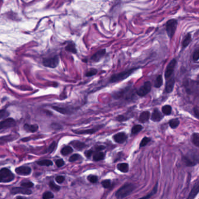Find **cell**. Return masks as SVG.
<instances>
[{
  "mask_svg": "<svg viewBox=\"0 0 199 199\" xmlns=\"http://www.w3.org/2000/svg\"><path fill=\"white\" fill-rule=\"evenodd\" d=\"M117 169L121 172L127 173L129 170V165L127 163H121L117 165Z\"/></svg>",
  "mask_w": 199,
  "mask_h": 199,
  "instance_id": "obj_25",
  "label": "cell"
},
{
  "mask_svg": "<svg viewBox=\"0 0 199 199\" xmlns=\"http://www.w3.org/2000/svg\"><path fill=\"white\" fill-rule=\"evenodd\" d=\"M199 193V183L195 184L191 190L187 199H194Z\"/></svg>",
  "mask_w": 199,
  "mask_h": 199,
  "instance_id": "obj_17",
  "label": "cell"
},
{
  "mask_svg": "<svg viewBox=\"0 0 199 199\" xmlns=\"http://www.w3.org/2000/svg\"><path fill=\"white\" fill-rule=\"evenodd\" d=\"M94 151H93V150H90L86 151L85 153V155L86 157V158H89L94 154Z\"/></svg>",
  "mask_w": 199,
  "mask_h": 199,
  "instance_id": "obj_48",
  "label": "cell"
},
{
  "mask_svg": "<svg viewBox=\"0 0 199 199\" xmlns=\"http://www.w3.org/2000/svg\"><path fill=\"white\" fill-rule=\"evenodd\" d=\"M116 120H117L118 121L123 122V121H124L127 120H128V118H127V117H126L125 116H124V115H119L118 116H117Z\"/></svg>",
  "mask_w": 199,
  "mask_h": 199,
  "instance_id": "obj_44",
  "label": "cell"
},
{
  "mask_svg": "<svg viewBox=\"0 0 199 199\" xmlns=\"http://www.w3.org/2000/svg\"><path fill=\"white\" fill-rule=\"evenodd\" d=\"M135 189V186L133 183L124 184L116 192V197L118 199H123L130 195Z\"/></svg>",
  "mask_w": 199,
  "mask_h": 199,
  "instance_id": "obj_2",
  "label": "cell"
},
{
  "mask_svg": "<svg viewBox=\"0 0 199 199\" xmlns=\"http://www.w3.org/2000/svg\"><path fill=\"white\" fill-rule=\"evenodd\" d=\"M72 151H73V150H72V147H71L70 146H66L61 149V153L63 155H67L71 154L72 152Z\"/></svg>",
  "mask_w": 199,
  "mask_h": 199,
  "instance_id": "obj_31",
  "label": "cell"
},
{
  "mask_svg": "<svg viewBox=\"0 0 199 199\" xmlns=\"http://www.w3.org/2000/svg\"><path fill=\"white\" fill-rule=\"evenodd\" d=\"M23 129L27 132L34 133L38 130L39 126L37 124H29L27 123L24 124Z\"/></svg>",
  "mask_w": 199,
  "mask_h": 199,
  "instance_id": "obj_16",
  "label": "cell"
},
{
  "mask_svg": "<svg viewBox=\"0 0 199 199\" xmlns=\"http://www.w3.org/2000/svg\"><path fill=\"white\" fill-rule=\"evenodd\" d=\"M54 110L58 111V113H60L63 115H70L71 113V110H70L68 107H58V106H52V107Z\"/></svg>",
  "mask_w": 199,
  "mask_h": 199,
  "instance_id": "obj_20",
  "label": "cell"
},
{
  "mask_svg": "<svg viewBox=\"0 0 199 199\" xmlns=\"http://www.w3.org/2000/svg\"><path fill=\"white\" fill-rule=\"evenodd\" d=\"M56 143L55 142H53L52 144H50V145L48 148V150H47L48 152L49 153L53 152L54 150V149L56 148Z\"/></svg>",
  "mask_w": 199,
  "mask_h": 199,
  "instance_id": "obj_45",
  "label": "cell"
},
{
  "mask_svg": "<svg viewBox=\"0 0 199 199\" xmlns=\"http://www.w3.org/2000/svg\"><path fill=\"white\" fill-rule=\"evenodd\" d=\"M163 77L162 75H159L155 81V84H154V86L155 88H159L160 87L163 85Z\"/></svg>",
  "mask_w": 199,
  "mask_h": 199,
  "instance_id": "obj_30",
  "label": "cell"
},
{
  "mask_svg": "<svg viewBox=\"0 0 199 199\" xmlns=\"http://www.w3.org/2000/svg\"><path fill=\"white\" fill-rule=\"evenodd\" d=\"M88 180L92 183H95L98 182V177L95 175H91L88 177Z\"/></svg>",
  "mask_w": 199,
  "mask_h": 199,
  "instance_id": "obj_43",
  "label": "cell"
},
{
  "mask_svg": "<svg viewBox=\"0 0 199 199\" xmlns=\"http://www.w3.org/2000/svg\"><path fill=\"white\" fill-rule=\"evenodd\" d=\"M151 138L147 137H144L141 141V143L140 144V147H145L146 145H147L151 141Z\"/></svg>",
  "mask_w": 199,
  "mask_h": 199,
  "instance_id": "obj_36",
  "label": "cell"
},
{
  "mask_svg": "<svg viewBox=\"0 0 199 199\" xmlns=\"http://www.w3.org/2000/svg\"><path fill=\"white\" fill-rule=\"evenodd\" d=\"M65 50L66 51L70 52L72 54H76L77 53V48L76 47L75 43L73 42H70L67 44V45L65 47Z\"/></svg>",
  "mask_w": 199,
  "mask_h": 199,
  "instance_id": "obj_22",
  "label": "cell"
},
{
  "mask_svg": "<svg viewBox=\"0 0 199 199\" xmlns=\"http://www.w3.org/2000/svg\"><path fill=\"white\" fill-rule=\"evenodd\" d=\"M106 53V49L103 48V49H101L99 50L97 52H96L94 54H93L91 57V60L93 62H98L100 61L105 55Z\"/></svg>",
  "mask_w": 199,
  "mask_h": 199,
  "instance_id": "obj_11",
  "label": "cell"
},
{
  "mask_svg": "<svg viewBox=\"0 0 199 199\" xmlns=\"http://www.w3.org/2000/svg\"><path fill=\"white\" fill-rule=\"evenodd\" d=\"M192 142L195 146L199 148V133H194L192 134Z\"/></svg>",
  "mask_w": 199,
  "mask_h": 199,
  "instance_id": "obj_27",
  "label": "cell"
},
{
  "mask_svg": "<svg viewBox=\"0 0 199 199\" xmlns=\"http://www.w3.org/2000/svg\"><path fill=\"white\" fill-rule=\"evenodd\" d=\"M150 117V113L149 111H144L141 113L139 120L140 123H145L148 121Z\"/></svg>",
  "mask_w": 199,
  "mask_h": 199,
  "instance_id": "obj_18",
  "label": "cell"
},
{
  "mask_svg": "<svg viewBox=\"0 0 199 199\" xmlns=\"http://www.w3.org/2000/svg\"><path fill=\"white\" fill-rule=\"evenodd\" d=\"M151 90V84L150 81L145 82L143 85L136 91V94L138 96L143 97L147 95Z\"/></svg>",
  "mask_w": 199,
  "mask_h": 199,
  "instance_id": "obj_6",
  "label": "cell"
},
{
  "mask_svg": "<svg viewBox=\"0 0 199 199\" xmlns=\"http://www.w3.org/2000/svg\"><path fill=\"white\" fill-rule=\"evenodd\" d=\"M180 124V121L178 119H172L169 121V125L170 127V128L174 129L177 128Z\"/></svg>",
  "mask_w": 199,
  "mask_h": 199,
  "instance_id": "obj_26",
  "label": "cell"
},
{
  "mask_svg": "<svg viewBox=\"0 0 199 199\" xmlns=\"http://www.w3.org/2000/svg\"><path fill=\"white\" fill-rule=\"evenodd\" d=\"M105 154L103 152L98 151V152H95L94 155H93V159L95 161H99L103 160L105 158Z\"/></svg>",
  "mask_w": 199,
  "mask_h": 199,
  "instance_id": "obj_24",
  "label": "cell"
},
{
  "mask_svg": "<svg viewBox=\"0 0 199 199\" xmlns=\"http://www.w3.org/2000/svg\"><path fill=\"white\" fill-rule=\"evenodd\" d=\"M192 41V35L190 33L186 34L183 39L182 45L183 48H186L191 42Z\"/></svg>",
  "mask_w": 199,
  "mask_h": 199,
  "instance_id": "obj_21",
  "label": "cell"
},
{
  "mask_svg": "<svg viewBox=\"0 0 199 199\" xmlns=\"http://www.w3.org/2000/svg\"><path fill=\"white\" fill-rule=\"evenodd\" d=\"M31 168L27 166H22L15 169V172L19 175L27 176L31 173Z\"/></svg>",
  "mask_w": 199,
  "mask_h": 199,
  "instance_id": "obj_12",
  "label": "cell"
},
{
  "mask_svg": "<svg viewBox=\"0 0 199 199\" xmlns=\"http://www.w3.org/2000/svg\"><path fill=\"white\" fill-rule=\"evenodd\" d=\"M56 180L58 183H62L65 180V178L63 176H57L56 178Z\"/></svg>",
  "mask_w": 199,
  "mask_h": 199,
  "instance_id": "obj_47",
  "label": "cell"
},
{
  "mask_svg": "<svg viewBox=\"0 0 199 199\" xmlns=\"http://www.w3.org/2000/svg\"><path fill=\"white\" fill-rule=\"evenodd\" d=\"M139 68V67L133 68L127 70L122 71L118 74H114V75H112L110 77V78H109V81L110 82H111V83H115V82H118L123 81L125 79L129 77H130L133 73H134Z\"/></svg>",
  "mask_w": 199,
  "mask_h": 199,
  "instance_id": "obj_1",
  "label": "cell"
},
{
  "mask_svg": "<svg viewBox=\"0 0 199 199\" xmlns=\"http://www.w3.org/2000/svg\"><path fill=\"white\" fill-rule=\"evenodd\" d=\"M175 78L174 76H172L169 79L166 80V85H165V91L166 93L169 94L171 93L174 88V85H175Z\"/></svg>",
  "mask_w": 199,
  "mask_h": 199,
  "instance_id": "obj_14",
  "label": "cell"
},
{
  "mask_svg": "<svg viewBox=\"0 0 199 199\" xmlns=\"http://www.w3.org/2000/svg\"><path fill=\"white\" fill-rule=\"evenodd\" d=\"M16 125L15 120L12 118H7L0 123V129L1 130L7 128L13 127Z\"/></svg>",
  "mask_w": 199,
  "mask_h": 199,
  "instance_id": "obj_8",
  "label": "cell"
},
{
  "mask_svg": "<svg viewBox=\"0 0 199 199\" xmlns=\"http://www.w3.org/2000/svg\"><path fill=\"white\" fill-rule=\"evenodd\" d=\"M21 185L22 188H26V189H29L33 187L34 186V184L31 181H25V182H22Z\"/></svg>",
  "mask_w": 199,
  "mask_h": 199,
  "instance_id": "obj_34",
  "label": "cell"
},
{
  "mask_svg": "<svg viewBox=\"0 0 199 199\" xmlns=\"http://www.w3.org/2000/svg\"><path fill=\"white\" fill-rule=\"evenodd\" d=\"M97 72H98V70L96 69L92 68V69H90V70H88L87 72H86L85 76L88 77H92V76L96 75Z\"/></svg>",
  "mask_w": 199,
  "mask_h": 199,
  "instance_id": "obj_37",
  "label": "cell"
},
{
  "mask_svg": "<svg viewBox=\"0 0 199 199\" xmlns=\"http://www.w3.org/2000/svg\"><path fill=\"white\" fill-rule=\"evenodd\" d=\"M49 186L50 189L55 192H58L60 190V187L57 185L53 181H50L49 183Z\"/></svg>",
  "mask_w": 199,
  "mask_h": 199,
  "instance_id": "obj_35",
  "label": "cell"
},
{
  "mask_svg": "<svg viewBox=\"0 0 199 199\" xmlns=\"http://www.w3.org/2000/svg\"><path fill=\"white\" fill-rule=\"evenodd\" d=\"M193 114L194 116L196 118L199 119V110L197 107H193Z\"/></svg>",
  "mask_w": 199,
  "mask_h": 199,
  "instance_id": "obj_49",
  "label": "cell"
},
{
  "mask_svg": "<svg viewBox=\"0 0 199 199\" xmlns=\"http://www.w3.org/2000/svg\"><path fill=\"white\" fill-rule=\"evenodd\" d=\"M113 139L116 143L122 144L126 141L127 140V135L125 133L120 132L114 135Z\"/></svg>",
  "mask_w": 199,
  "mask_h": 199,
  "instance_id": "obj_13",
  "label": "cell"
},
{
  "mask_svg": "<svg viewBox=\"0 0 199 199\" xmlns=\"http://www.w3.org/2000/svg\"><path fill=\"white\" fill-rule=\"evenodd\" d=\"M16 199H27V198L22 197V196H18V197H17Z\"/></svg>",
  "mask_w": 199,
  "mask_h": 199,
  "instance_id": "obj_51",
  "label": "cell"
},
{
  "mask_svg": "<svg viewBox=\"0 0 199 199\" xmlns=\"http://www.w3.org/2000/svg\"><path fill=\"white\" fill-rule=\"evenodd\" d=\"M60 63V59L58 56L56 55L53 57H46L43 59L42 64L44 67L48 68H56Z\"/></svg>",
  "mask_w": 199,
  "mask_h": 199,
  "instance_id": "obj_5",
  "label": "cell"
},
{
  "mask_svg": "<svg viewBox=\"0 0 199 199\" xmlns=\"http://www.w3.org/2000/svg\"><path fill=\"white\" fill-rule=\"evenodd\" d=\"M183 161L185 165L187 166H193L196 165V163L191 161L189 158H187L186 157H183Z\"/></svg>",
  "mask_w": 199,
  "mask_h": 199,
  "instance_id": "obj_33",
  "label": "cell"
},
{
  "mask_svg": "<svg viewBox=\"0 0 199 199\" xmlns=\"http://www.w3.org/2000/svg\"><path fill=\"white\" fill-rule=\"evenodd\" d=\"M158 186V182H157L155 184V185L154 186V187L153 188V190L150 193H148L146 196H144L143 197H141L140 198H138V199H149V198H150L152 196H153L154 194H155L157 193Z\"/></svg>",
  "mask_w": 199,
  "mask_h": 199,
  "instance_id": "obj_23",
  "label": "cell"
},
{
  "mask_svg": "<svg viewBox=\"0 0 199 199\" xmlns=\"http://www.w3.org/2000/svg\"><path fill=\"white\" fill-rule=\"evenodd\" d=\"M15 178L12 172L5 168L0 170V181L1 183H8L13 180Z\"/></svg>",
  "mask_w": 199,
  "mask_h": 199,
  "instance_id": "obj_4",
  "label": "cell"
},
{
  "mask_svg": "<svg viewBox=\"0 0 199 199\" xmlns=\"http://www.w3.org/2000/svg\"><path fill=\"white\" fill-rule=\"evenodd\" d=\"M81 155H80L79 154H74L70 157L69 161L71 162V163H72V162H75V161L78 160L81 158Z\"/></svg>",
  "mask_w": 199,
  "mask_h": 199,
  "instance_id": "obj_41",
  "label": "cell"
},
{
  "mask_svg": "<svg viewBox=\"0 0 199 199\" xmlns=\"http://www.w3.org/2000/svg\"><path fill=\"white\" fill-rule=\"evenodd\" d=\"M176 64H177L176 60L175 58H173L168 64L165 72V77L166 80L169 79L172 76H173V73L176 66Z\"/></svg>",
  "mask_w": 199,
  "mask_h": 199,
  "instance_id": "obj_7",
  "label": "cell"
},
{
  "mask_svg": "<svg viewBox=\"0 0 199 199\" xmlns=\"http://www.w3.org/2000/svg\"><path fill=\"white\" fill-rule=\"evenodd\" d=\"M56 164L57 166V167H61L63 166L64 165V161L62 159H57L56 161Z\"/></svg>",
  "mask_w": 199,
  "mask_h": 199,
  "instance_id": "obj_46",
  "label": "cell"
},
{
  "mask_svg": "<svg viewBox=\"0 0 199 199\" xmlns=\"http://www.w3.org/2000/svg\"><path fill=\"white\" fill-rule=\"evenodd\" d=\"M32 191L29 189H26L24 188H13L11 190V193L12 194H22L25 195H30L32 194Z\"/></svg>",
  "mask_w": 199,
  "mask_h": 199,
  "instance_id": "obj_10",
  "label": "cell"
},
{
  "mask_svg": "<svg viewBox=\"0 0 199 199\" xmlns=\"http://www.w3.org/2000/svg\"><path fill=\"white\" fill-rule=\"evenodd\" d=\"M172 108L171 106L166 105L163 106L162 107V112H163L165 115H170L172 113Z\"/></svg>",
  "mask_w": 199,
  "mask_h": 199,
  "instance_id": "obj_28",
  "label": "cell"
},
{
  "mask_svg": "<svg viewBox=\"0 0 199 199\" xmlns=\"http://www.w3.org/2000/svg\"><path fill=\"white\" fill-rule=\"evenodd\" d=\"M9 115V113L8 111L5 109H2L0 111V119L1 120L3 119H7V117H8Z\"/></svg>",
  "mask_w": 199,
  "mask_h": 199,
  "instance_id": "obj_38",
  "label": "cell"
},
{
  "mask_svg": "<svg viewBox=\"0 0 199 199\" xmlns=\"http://www.w3.org/2000/svg\"><path fill=\"white\" fill-rule=\"evenodd\" d=\"M103 127V125L97 126L92 129L88 130H73V132L78 134H92L95 133L99 130H100Z\"/></svg>",
  "mask_w": 199,
  "mask_h": 199,
  "instance_id": "obj_9",
  "label": "cell"
},
{
  "mask_svg": "<svg viewBox=\"0 0 199 199\" xmlns=\"http://www.w3.org/2000/svg\"><path fill=\"white\" fill-rule=\"evenodd\" d=\"M37 164L40 166H50L53 165V162L48 159H44L42 161H39L37 162Z\"/></svg>",
  "mask_w": 199,
  "mask_h": 199,
  "instance_id": "obj_29",
  "label": "cell"
},
{
  "mask_svg": "<svg viewBox=\"0 0 199 199\" xmlns=\"http://www.w3.org/2000/svg\"><path fill=\"white\" fill-rule=\"evenodd\" d=\"M193 60L194 61H196L199 60V48L196 49L193 52Z\"/></svg>",
  "mask_w": 199,
  "mask_h": 199,
  "instance_id": "obj_42",
  "label": "cell"
},
{
  "mask_svg": "<svg viewBox=\"0 0 199 199\" xmlns=\"http://www.w3.org/2000/svg\"><path fill=\"white\" fill-rule=\"evenodd\" d=\"M164 116L158 109H154L152 113L151 119L154 122H159L163 119Z\"/></svg>",
  "mask_w": 199,
  "mask_h": 199,
  "instance_id": "obj_15",
  "label": "cell"
},
{
  "mask_svg": "<svg viewBox=\"0 0 199 199\" xmlns=\"http://www.w3.org/2000/svg\"><path fill=\"white\" fill-rule=\"evenodd\" d=\"M54 197L53 194L50 192H46L43 194V199H51Z\"/></svg>",
  "mask_w": 199,
  "mask_h": 199,
  "instance_id": "obj_39",
  "label": "cell"
},
{
  "mask_svg": "<svg viewBox=\"0 0 199 199\" xmlns=\"http://www.w3.org/2000/svg\"><path fill=\"white\" fill-rule=\"evenodd\" d=\"M143 126L140 125V124H137V125H135L132 127L131 134L133 135L137 134L139 132H140L143 130Z\"/></svg>",
  "mask_w": 199,
  "mask_h": 199,
  "instance_id": "obj_32",
  "label": "cell"
},
{
  "mask_svg": "<svg viewBox=\"0 0 199 199\" xmlns=\"http://www.w3.org/2000/svg\"><path fill=\"white\" fill-rule=\"evenodd\" d=\"M103 187L105 189H109L111 186V182L110 180H103L101 183Z\"/></svg>",
  "mask_w": 199,
  "mask_h": 199,
  "instance_id": "obj_40",
  "label": "cell"
},
{
  "mask_svg": "<svg viewBox=\"0 0 199 199\" xmlns=\"http://www.w3.org/2000/svg\"><path fill=\"white\" fill-rule=\"evenodd\" d=\"M70 144L71 145H72L73 147L75 148L76 150H77L78 151L82 150L83 149L86 147V145L84 143L78 141V140L73 141L71 142Z\"/></svg>",
  "mask_w": 199,
  "mask_h": 199,
  "instance_id": "obj_19",
  "label": "cell"
},
{
  "mask_svg": "<svg viewBox=\"0 0 199 199\" xmlns=\"http://www.w3.org/2000/svg\"><path fill=\"white\" fill-rule=\"evenodd\" d=\"M178 27V21L175 19H171L166 23V31L169 39H172L175 34Z\"/></svg>",
  "mask_w": 199,
  "mask_h": 199,
  "instance_id": "obj_3",
  "label": "cell"
},
{
  "mask_svg": "<svg viewBox=\"0 0 199 199\" xmlns=\"http://www.w3.org/2000/svg\"><path fill=\"white\" fill-rule=\"evenodd\" d=\"M196 82L197 85H199V74L198 75V76L197 77V78H196Z\"/></svg>",
  "mask_w": 199,
  "mask_h": 199,
  "instance_id": "obj_50",
  "label": "cell"
}]
</instances>
